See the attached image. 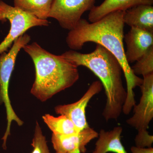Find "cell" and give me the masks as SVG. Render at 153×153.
Instances as JSON below:
<instances>
[{
  "label": "cell",
  "instance_id": "obj_1",
  "mask_svg": "<svg viewBox=\"0 0 153 153\" xmlns=\"http://www.w3.org/2000/svg\"><path fill=\"white\" fill-rule=\"evenodd\" d=\"M125 11L110 13L97 22L89 23L81 19L66 38V43L71 50H79L85 43L100 44L114 55L120 63L126 82L127 97L123 108L126 115L130 113L136 103L134 89L140 86L143 79L135 75L126 59L124 48Z\"/></svg>",
  "mask_w": 153,
  "mask_h": 153
},
{
  "label": "cell",
  "instance_id": "obj_2",
  "mask_svg": "<svg viewBox=\"0 0 153 153\" xmlns=\"http://www.w3.org/2000/svg\"><path fill=\"white\" fill-rule=\"evenodd\" d=\"M60 56L76 67H86L99 78L106 97L102 116L107 122L117 120L122 112L127 91L123 86L122 68L114 55L97 44L94 51L91 53L83 54L71 50Z\"/></svg>",
  "mask_w": 153,
  "mask_h": 153
},
{
  "label": "cell",
  "instance_id": "obj_3",
  "mask_svg": "<svg viewBox=\"0 0 153 153\" xmlns=\"http://www.w3.org/2000/svg\"><path fill=\"white\" fill-rule=\"evenodd\" d=\"M23 49L32 58L36 70L31 93L42 102L71 87L79 79L77 67L60 55L48 52L36 42Z\"/></svg>",
  "mask_w": 153,
  "mask_h": 153
},
{
  "label": "cell",
  "instance_id": "obj_4",
  "mask_svg": "<svg viewBox=\"0 0 153 153\" xmlns=\"http://www.w3.org/2000/svg\"><path fill=\"white\" fill-rule=\"evenodd\" d=\"M31 40L30 36L24 34L14 41L13 46L7 53L0 54V105L4 104L7 114V126L2 140L3 149H7V140L10 135L11 125L15 121L20 126L24 122L16 114L11 104L9 95V86L11 75L13 71L17 55L23 47Z\"/></svg>",
  "mask_w": 153,
  "mask_h": 153
},
{
  "label": "cell",
  "instance_id": "obj_5",
  "mask_svg": "<svg viewBox=\"0 0 153 153\" xmlns=\"http://www.w3.org/2000/svg\"><path fill=\"white\" fill-rule=\"evenodd\" d=\"M7 20L10 22V28L7 36L0 44V54L6 52L14 41L30 28L36 26H48L49 24L47 20L37 19L18 8L0 1V21L5 22Z\"/></svg>",
  "mask_w": 153,
  "mask_h": 153
},
{
  "label": "cell",
  "instance_id": "obj_6",
  "mask_svg": "<svg viewBox=\"0 0 153 153\" xmlns=\"http://www.w3.org/2000/svg\"><path fill=\"white\" fill-rule=\"evenodd\" d=\"M96 0H53L49 18L57 20L60 27L70 31L75 27L82 14L90 11Z\"/></svg>",
  "mask_w": 153,
  "mask_h": 153
},
{
  "label": "cell",
  "instance_id": "obj_7",
  "mask_svg": "<svg viewBox=\"0 0 153 153\" xmlns=\"http://www.w3.org/2000/svg\"><path fill=\"white\" fill-rule=\"evenodd\" d=\"M143 79L140 102L133 107L134 114L126 120L138 132L147 131L153 118V74L143 76Z\"/></svg>",
  "mask_w": 153,
  "mask_h": 153
},
{
  "label": "cell",
  "instance_id": "obj_8",
  "mask_svg": "<svg viewBox=\"0 0 153 153\" xmlns=\"http://www.w3.org/2000/svg\"><path fill=\"white\" fill-rule=\"evenodd\" d=\"M102 87L100 81H94L79 100L71 104L57 105L55 108V112L68 117L79 131H81L89 126L85 117V109L88 104L93 97L101 91Z\"/></svg>",
  "mask_w": 153,
  "mask_h": 153
},
{
  "label": "cell",
  "instance_id": "obj_9",
  "mask_svg": "<svg viewBox=\"0 0 153 153\" xmlns=\"http://www.w3.org/2000/svg\"><path fill=\"white\" fill-rule=\"evenodd\" d=\"M98 137V133L88 126L77 134H52L51 140L56 153H85L88 144Z\"/></svg>",
  "mask_w": 153,
  "mask_h": 153
},
{
  "label": "cell",
  "instance_id": "obj_10",
  "mask_svg": "<svg viewBox=\"0 0 153 153\" xmlns=\"http://www.w3.org/2000/svg\"><path fill=\"white\" fill-rule=\"evenodd\" d=\"M126 46L125 52L129 64L136 62L153 46V33L135 27L130 30L124 37Z\"/></svg>",
  "mask_w": 153,
  "mask_h": 153
},
{
  "label": "cell",
  "instance_id": "obj_11",
  "mask_svg": "<svg viewBox=\"0 0 153 153\" xmlns=\"http://www.w3.org/2000/svg\"><path fill=\"white\" fill-rule=\"evenodd\" d=\"M124 24L153 33V7L150 5H139L124 11Z\"/></svg>",
  "mask_w": 153,
  "mask_h": 153
},
{
  "label": "cell",
  "instance_id": "obj_12",
  "mask_svg": "<svg viewBox=\"0 0 153 153\" xmlns=\"http://www.w3.org/2000/svg\"><path fill=\"white\" fill-rule=\"evenodd\" d=\"M153 0H105L100 5L95 6L89 12L88 19L91 23L98 21L115 11L126 10L139 5H152Z\"/></svg>",
  "mask_w": 153,
  "mask_h": 153
},
{
  "label": "cell",
  "instance_id": "obj_13",
  "mask_svg": "<svg viewBox=\"0 0 153 153\" xmlns=\"http://www.w3.org/2000/svg\"><path fill=\"white\" fill-rule=\"evenodd\" d=\"M122 131L121 126L115 127L110 131L100 130L95 149L92 153H127L121 140Z\"/></svg>",
  "mask_w": 153,
  "mask_h": 153
},
{
  "label": "cell",
  "instance_id": "obj_14",
  "mask_svg": "<svg viewBox=\"0 0 153 153\" xmlns=\"http://www.w3.org/2000/svg\"><path fill=\"white\" fill-rule=\"evenodd\" d=\"M53 0H14V7L41 20H47Z\"/></svg>",
  "mask_w": 153,
  "mask_h": 153
},
{
  "label": "cell",
  "instance_id": "obj_15",
  "mask_svg": "<svg viewBox=\"0 0 153 153\" xmlns=\"http://www.w3.org/2000/svg\"><path fill=\"white\" fill-rule=\"evenodd\" d=\"M42 118L52 134L68 135L78 133L79 132L72 122L63 115L56 117L46 114L42 117Z\"/></svg>",
  "mask_w": 153,
  "mask_h": 153
},
{
  "label": "cell",
  "instance_id": "obj_16",
  "mask_svg": "<svg viewBox=\"0 0 153 153\" xmlns=\"http://www.w3.org/2000/svg\"><path fill=\"white\" fill-rule=\"evenodd\" d=\"M131 67L134 74L143 76L153 74V46Z\"/></svg>",
  "mask_w": 153,
  "mask_h": 153
},
{
  "label": "cell",
  "instance_id": "obj_17",
  "mask_svg": "<svg viewBox=\"0 0 153 153\" xmlns=\"http://www.w3.org/2000/svg\"><path fill=\"white\" fill-rule=\"evenodd\" d=\"M33 150L32 153H50L46 137L43 134L40 125L36 122L35 132L31 143Z\"/></svg>",
  "mask_w": 153,
  "mask_h": 153
},
{
  "label": "cell",
  "instance_id": "obj_18",
  "mask_svg": "<svg viewBox=\"0 0 153 153\" xmlns=\"http://www.w3.org/2000/svg\"><path fill=\"white\" fill-rule=\"evenodd\" d=\"M136 146L140 148L152 147L153 136L149 134L147 131L138 132L135 138Z\"/></svg>",
  "mask_w": 153,
  "mask_h": 153
},
{
  "label": "cell",
  "instance_id": "obj_19",
  "mask_svg": "<svg viewBox=\"0 0 153 153\" xmlns=\"http://www.w3.org/2000/svg\"><path fill=\"white\" fill-rule=\"evenodd\" d=\"M131 151L132 153H153V148L132 146L131 148Z\"/></svg>",
  "mask_w": 153,
  "mask_h": 153
}]
</instances>
